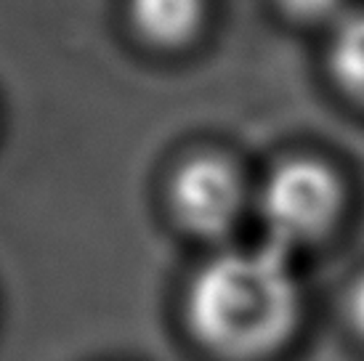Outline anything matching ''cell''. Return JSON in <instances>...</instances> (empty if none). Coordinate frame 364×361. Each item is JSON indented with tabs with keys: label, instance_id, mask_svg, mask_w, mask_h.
<instances>
[{
	"label": "cell",
	"instance_id": "1",
	"mask_svg": "<svg viewBox=\"0 0 364 361\" xmlns=\"http://www.w3.org/2000/svg\"><path fill=\"white\" fill-rule=\"evenodd\" d=\"M192 340L218 361H269L301 330L304 290L272 244L213 255L183 298Z\"/></svg>",
	"mask_w": 364,
	"mask_h": 361
},
{
	"label": "cell",
	"instance_id": "2",
	"mask_svg": "<svg viewBox=\"0 0 364 361\" xmlns=\"http://www.w3.org/2000/svg\"><path fill=\"white\" fill-rule=\"evenodd\" d=\"M343 208L346 189L338 173L314 160L279 165L266 178L258 200L269 244L282 252L330 237Z\"/></svg>",
	"mask_w": 364,
	"mask_h": 361
},
{
	"label": "cell",
	"instance_id": "3",
	"mask_svg": "<svg viewBox=\"0 0 364 361\" xmlns=\"http://www.w3.org/2000/svg\"><path fill=\"white\" fill-rule=\"evenodd\" d=\"M242 208L245 183L232 162L221 157H194L171 180V210L194 237L221 239L237 226Z\"/></svg>",
	"mask_w": 364,
	"mask_h": 361
},
{
	"label": "cell",
	"instance_id": "4",
	"mask_svg": "<svg viewBox=\"0 0 364 361\" xmlns=\"http://www.w3.org/2000/svg\"><path fill=\"white\" fill-rule=\"evenodd\" d=\"M205 14V0H131V16L144 38L176 45L192 38Z\"/></svg>",
	"mask_w": 364,
	"mask_h": 361
},
{
	"label": "cell",
	"instance_id": "5",
	"mask_svg": "<svg viewBox=\"0 0 364 361\" xmlns=\"http://www.w3.org/2000/svg\"><path fill=\"white\" fill-rule=\"evenodd\" d=\"M330 70L346 96L364 107V11L338 24L330 43Z\"/></svg>",
	"mask_w": 364,
	"mask_h": 361
},
{
	"label": "cell",
	"instance_id": "6",
	"mask_svg": "<svg viewBox=\"0 0 364 361\" xmlns=\"http://www.w3.org/2000/svg\"><path fill=\"white\" fill-rule=\"evenodd\" d=\"M341 3L343 0H279V6H282L287 14H293L298 19H327V16H333L335 11L341 9Z\"/></svg>",
	"mask_w": 364,
	"mask_h": 361
},
{
	"label": "cell",
	"instance_id": "7",
	"mask_svg": "<svg viewBox=\"0 0 364 361\" xmlns=\"http://www.w3.org/2000/svg\"><path fill=\"white\" fill-rule=\"evenodd\" d=\"M346 319L356 338L364 343V271H359V276L346 292Z\"/></svg>",
	"mask_w": 364,
	"mask_h": 361
}]
</instances>
